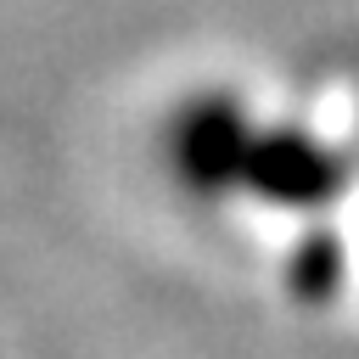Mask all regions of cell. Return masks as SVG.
<instances>
[{"label": "cell", "mask_w": 359, "mask_h": 359, "mask_svg": "<svg viewBox=\"0 0 359 359\" xmlns=\"http://www.w3.org/2000/svg\"><path fill=\"white\" fill-rule=\"evenodd\" d=\"M348 185H353V157L331 135H320L303 118L258 112L236 202H252L286 219H320L348 196Z\"/></svg>", "instance_id": "cell-2"}, {"label": "cell", "mask_w": 359, "mask_h": 359, "mask_svg": "<svg viewBox=\"0 0 359 359\" xmlns=\"http://www.w3.org/2000/svg\"><path fill=\"white\" fill-rule=\"evenodd\" d=\"M252 129H258V107L241 90L202 84L168 107V118L157 129V163H163L168 185L191 202H202V208L236 202Z\"/></svg>", "instance_id": "cell-1"}, {"label": "cell", "mask_w": 359, "mask_h": 359, "mask_svg": "<svg viewBox=\"0 0 359 359\" xmlns=\"http://www.w3.org/2000/svg\"><path fill=\"white\" fill-rule=\"evenodd\" d=\"M348 280V247L320 219H303V236L286 252V286L297 303H331Z\"/></svg>", "instance_id": "cell-3"}]
</instances>
